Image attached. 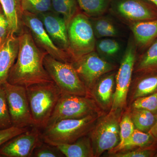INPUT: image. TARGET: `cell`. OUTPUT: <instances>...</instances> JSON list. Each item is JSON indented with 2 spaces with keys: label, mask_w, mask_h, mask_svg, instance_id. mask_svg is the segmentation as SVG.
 <instances>
[{
  "label": "cell",
  "mask_w": 157,
  "mask_h": 157,
  "mask_svg": "<svg viewBox=\"0 0 157 157\" xmlns=\"http://www.w3.org/2000/svg\"><path fill=\"white\" fill-rule=\"evenodd\" d=\"M72 63L90 92L101 76L110 73L116 68L115 66L102 58L95 51Z\"/></svg>",
  "instance_id": "30bf717a"
},
{
  "label": "cell",
  "mask_w": 157,
  "mask_h": 157,
  "mask_svg": "<svg viewBox=\"0 0 157 157\" xmlns=\"http://www.w3.org/2000/svg\"><path fill=\"white\" fill-rule=\"evenodd\" d=\"M148 133L154 137L155 140H157V120L155 125L152 128L151 130Z\"/></svg>",
  "instance_id": "d590c367"
},
{
  "label": "cell",
  "mask_w": 157,
  "mask_h": 157,
  "mask_svg": "<svg viewBox=\"0 0 157 157\" xmlns=\"http://www.w3.org/2000/svg\"><path fill=\"white\" fill-rule=\"evenodd\" d=\"M115 74L112 73L104 76L96 83L92 90L95 100L98 99L101 106L104 107L112 106L113 96H112Z\"/></svg>",
  "instance_id": "d6986e66"
},
{
  "label": "cell",
  "mask_w": 157,
  "mask_h": 157,
  "mask_svg": "<svg viewBox=\"0 0 157 157\" xmlns=\"http://www.w3.org/2000/svg\"><path fill=\"white\" fill-rule=\"evenodd\" d=\"M23 12L39 14L52 11V0H21Z\"/></svg>",
  "instance_id": "83f0119b"
},
{
  "label": "cell",
  "mask_w": 157,
  "mask_h": 157,
  "mask_svg": "<svg viewBox=\"0 0 157 157\" xmlns=\"http://www.w3.org/2000/svg\"><path fill=\"white\" fill-rule=\"evenodd\" d=\"M96 113H102V110L90 96L74 95L62 92L48 125L62 120L82 118Z\"/></svg>",
  "instance_id": "52a82bcc"
},
{
  "label": "cell",
  "mask_w": 157,
  "mask_h": 157,
  "mask_svg": "<svg viewBox=\"0 0 157 157\" xmlns=\"http://www.w3.org/2000/svg\"><path fill=\"white\" fill-rule=\"evenodd\" d=\"M43 141L40 129L31 130L11 138L0 147V156L6 157H33L37 146Z\"/></svg>",
  "instance_id": "4fadbf2b"
},
{
  "label": "cell",
  "mask_w": 157,
  "mask_h": 157,
  "mask_svg": "<svg viewBox=\"0 0 157 157\" xmlns=\"http://www.w3.org/2000/svg\"><path fill=\"white\" fill-rule=\"evenodd\" d=\"M137 48L145 50L157 38V19L129 25Z\"/></svg>",
  "instance_id": "2e32d148"
},
{
  "label": "cell",
  "mask_w": 157,
  "mask_h": 157,
  "mask_svg": "<svg viewBox=\"0 0 157 157\" xmlns=\"http://www.w3.org/2000/svg\"><path fill=\"white\" fill-rule=\"evenodd\" d=\"M33 126L45 129L58 102L62 91L53 81L26 87Z\"/></svg>",
  "instance_id": "7a4b0ae2"
},
{
  "label": "cell",
  "mask_w": 157,
  "mask_h": 157,
  "mask_svg": "<svg viewBox=\"0 0 157 157\" xmlns=\"http://www.w3.org/2000/svg\"><path fill=\"white\" fill-rule=\"evenodd\" d=\"M132 107L145 109L157 114V93L137 98L134 100Z\"/></svg>",
  "instance_id": "4dcf8cb0"
},
{
  "label": "cell",
  "mask_w": 157,
  "mask_h": 157,
  "mask_svg": "<svg viewBox=\"0 0 157 157\" xmlns=\"http://www.w3.org/2000/svg\"><path fill=\"white\" fill-rule=\"evenodd\" d=\"M95 36L97 39L117 36L119 31L111 19L102 16L90 17Z\"/></svg>",
  "instance_id": "603a6c76"
},
{
  "label": "cell",
  "mask_w": 157,
  "mask_h": 157,
  "mask_svg": "<svg viewBox=\"0 0 157 157\" xmlns=\"http://www.w3.org/2000/svg\"><path fill=\"white\" fill-rule=\"evenodd\" d=\"M122 110H110L108 114L98 121L90 132V138L94 157L115 147L120 142V123Z\"/></svg>",
  "instance_id": "8992f818"
},
{
  "label": "cell",
  "mask_w": 157,
  "mask_h": 157,
  "mask_svg": "<svg viewBox=\"0 0 157 157\" xmlns=\"http://www.w3.org/2000/svg\"><path fill=\"white\" fill-rule=\"evenodd\" d=\"M52 11L61 15L67 25L79 11L77 0H52Z\"/></svg>",
  "instance_id": "484cf974"
},
{
  "label": "cell",
  "mask_w": 157,
  "mask_h": 157,
  "mask_svg": "<svg viewBox=\"0 0 157 157\" xmlns=\"http://www.w3.org/2000/svg\"><path fill=\"white\" fill-rule=\"evenodd\" d=\"M102 113L79 119L62 120L48 125L42 132L43 141L48 143L70 144L89 135Z\"/></svg>",
  "instance_id": "3957f363"
},
{
  "label": "cell",
  "mask_w": 157,
  "mask_h": 157,
  "mask_svg": "<svg viewBox=\"0 0 157 157\" xmlns=\"http://www.w3.org/2000/svg\"><path fill=\"white\" fill-rule=\"evenodd\" d=\"M146 1L149 2L151 3L157 9V0H146Z\"/></svg>",
  "instance_id": "8d00e7d4"
},
{
  "label": "cell",
  "mask_w": 157,
  "mask_h": 157,
  "mask_svg": "<svg viewBox=\"0 0 157 157\" xmlns=\"http://www.w3.org/2000/svg\"><path fill=\"white\" fill-rule=\"evenodd\" d=\"M37 15L54 44L67 53L69 47L67 25L63 17L52 11Z\"/></svg>",
  "instance_id": "5bb4252c"
},
{
  "label": "cell",
  "mask_w": 157,
  "mask_h": 157,
  "mask_svg": "<svg viewBox=\"0 0 157 157\" xmlns=\"http://www.w3.org/2000/svg\"><path fill=\"white\" fill-rule=\"evenodd\" d=\"M111 11L128 24L157 19V9L146 0H112Z\"/></svg>",
  "instance_id": "8fae6325"
},
{
  "label": "cell",
  "mask_w": 157,
  "mask_h": 157,
  "mask_svg": "<svg viewBox=\"0 0 157 157\" xmlns=\"http://www.w3.org/2000/svg\"><path fill=\"white\" fill-rule=\"evenodd\" d=\"M13 126L6 94L2 86H0V130Z\"/></svg>",
  "instance_id": "1f68e13d"
},
{
  "label": "cell",
  "mask_w": 157,
  "mask_h": 157,
  "mask_svg": "<svg viewBox=\"0 0 157 157\" xmlns=\"http://www.w3.org/2000/svg\"><path fill=\"white\" fill-rule=\"evenodd\" d=\"M132 99L157 93V72L137 73Z\"/></svg>",
  "instance_id": "ffe728a7"
},
{
  "label": "cell",
  "mask_w": 157,
  "mask_h": 157,
  "mask_svg": "<svg viewBox=\"0 0 157 157\" xmlns=\"http://www.w3.org/2000/svg\"><path fill=\"white\" fill-rule=\"evenodd\" d=\"M137 47L134 39L128 42L121 61L119 69L116 74V87L113 95L110 110L122 109L126 105L127 97L137 57Z\"/></svg>",
  "instance_id": "ba28073f"
},
{
  "label": "cell",
  "mask_w": 157,
  "mask_h": 157,
  "mask_svg": "<svg viewBox=\"0 0 157 157\" xmlns=\"http://www.w3.org/2000/svg\"><path fill=\"white\" fill-rule=\"evenodd\" d=\"M130 114L135 128L146 133L150 131L157 120V114L145 109L132 108Z\"/></svg>",
  "instance_id": "cb8c5ba5"
},
{
  "label": "cell",
  "mask_w": 157,
  "mask_h": 157,
  "mask_svg": "<svg viewBox=\"0 0 157 157\" xmlns=\"http://www.w3.org/2000/svg\"><path fill=\"white\" fill-rule=\"evenodd\" d=\"M79 9L90 17L104 15L110 8L112 0H77Z\"/></svg>",
  "instance_id": "d4e9b609"
},
{
  "label": "cell",
  "mask_w": 157,
  "mask_h": 157,
  "mask_svg": "<svg viewBox=\"0 0 157 157\" xmlns=\"http://www.w3.org/2000/svg\"><path fill=\"white\" fill-rule=\"evenodd\" d=\"M9 21L2 8H0V46L7 39L10 33Z\"/></svg>",
  "instance_id": "e575fe53"
},
{
  "label": "cell",
  "mask_w": 157,
  "mask_h": 157,
  "mask_svg": "<svg viewBox=\"0 0 157 157\" xmlns=\"http://www.w3.org/2000/svg\"><path fill=\"white\" fill-rule=\"evenodd\" d=\"M135 127L131 118L129 109L122 115L120 123V142L121 144L131 137L135 130ZM117 144V145H118Z\"/></svg>",
  "instance_id": "f1b7e54d"
},
{
  "label": "cell",
  "mask_w": 157,
  "mask_h": 157,
  "mask_svg": "<svg viewBox=\"0 0 157 157\" xmlns=\"http://www.w3.org/2000/svg\"><path fill=\"white\" fill-rule=\"evenodd\" d=\"M64 156L56 147L42 141L35 149L33 157H60Z\"/></svg>",
  "instance_id": "d6a6232c"
},
{
  "label": "cell",
  "mask_w": 157,
  "mask_h": 157,
  "mask_svg": "<svg viewBox=\"0 0 157 157\" xmlns=\"http://www.w3.org/2000/svg\"><path fill=\"white\" fill-rule=\"evenodd\" d=\"M95 49L98 54L106 56H113L121 51L120 44L111 38H104L96 41Z\"/></svg>",
  "instance_id": "4316f807"
},
{
  "label": "cell",
  "mask_w": 157,
  "mask_h": 157,
  "mask_svg": "<svg viewBox=\"0 0 157 157\" xmlns=\"http://www.w3.org/2000/svg\"><path fill=\"white\" fill-rule=\"evenodd\" d=\"M1 7H2V5H1V2H0V8H1Z\"/></svg>",
  "instance_id": "74e56055"
},
{
  "label": "cell",
  "mask_w": 157,
  "mask_h": 157,
  "mask_svg": "<svg viewBox=\"0 0 157 157\" xmlns=\"http://www.w3.org/2000/svg\"><path fill=\"white\" fill-rule=\"evenodd\" d=\"M28 128H18L14 126L0 130V147L11 138L26 132Z\"/></svg>",
  "instance_id": "836d02e7"
},
{
  "label": "cell",
  "mask_w": 157,
  "mask_h": 157,
  "mask_svg": "<svg viewBox=\"0 0 157 157\" xmlns=\"http://www.w3.org/2000/svg\"><path fill=\"white\" fill-rule=\"evenodd\" d=\"M49 144L56 147L64 156L94 157L90 139V137H87V135L81 137L72 143H50Z\"/></svg>",
  "instance_id": "e0dca14e"
},
{
  "label": "cell",
  "mask_w": 157,
  "mask_h": 157,
  "mask_svg": "<svg viewBox=\"0 0 157 157\" xmlns=\"http://www.w3.org/2000/svg\"><path fill=\"white\" fill-rule=\"evenodd\" d=\"M68 54L72 63L94 51L96 37L90 17L79 11L67 25Z\"/></svg>",
  "instance_id": "277c9868"
},
{
  "label": "cell",
  "mask_w": 157,
  "mask_h": 157,
  "mask_svg": "<svg viewBox=\"0 0 157 157\" xmlns=\"http://www.w3.org/2000/svg\"><path fill=\"white\" fill-rule=\"evenodd\" d=\"M6 100L13 126H33V119L26 87L11 84L6 81L2 85Z\"/></svg>",
  "instance_id": "9c48e42d"
},
{
  "label": "cell",
  "mask_w": 157,
  "mask_h": 157,
  "mask_svg": "<svg viewBox=\"0 0 157 157\" xmlns=\"http://www.w3.org/2000/svg\"><path fill=\"white\" fill-rule=\"evenodd\" d=\"M22 21L24 26L29 30L38 47L58 60L72 63L68 54L54 44L37 14L23 11Z\"/></svg>",
  "instance_id": "7c38bea8"
},
{
  "label": "cell",
  "mask_w": 157,
  "mask_h": 157,
  "mask_svg": "<svg viewBox=\"0 0 157 157\" xmlns=\"http://www.w3.org/2000/svg\"><path fill=\"white\" fill-rule=\"evenodd\" d=\"M19 50L18 36L10 33L0 46V86L8 80Z\"/></svg>",
  "instance_id": "9a60e30c"
},
{
  "label": "cell",
  "mask_w": 157,
  "mask_h": 157,
  "mask_svg": "<svg viewBox=\"0 0 157 157\" xmlns=\"http://www.w3.org/2000/svg\"><path fill=\"white\" fill-rule=\"evenodd\" d=\"M0 2L9 21L10 32L17 36L25 27L21 0H0Z\"/></svg>",
  "instance_id": "ac0fdd59"
},
{
  "label": "cell",
  "mask_w": 157,
  "mask_h": 157,
  "mask_svg": "<svg viewBox=\"0 0 157 157\" xmlns=\"http://www.w3.org/2000/svg\"><path fill=\"white\" fill-rule=\"evenodd\" d=\"M17 36L18 55L10 70L7 82L27 87L53 81L44 67V59L48 53L38 47L25 27Z\"/></svg>",
  "instance_id": "6da1fadb"
},
{
  "label": "cell",
  "mask_w": 157,
  "mask_h": 157,
  "mask_svg": "<svg viewBox=\"0 0 157 157\" xmlns=\"http://www.w3.org/2000/svg\"><path fill=\"white\" fill-rule=\"evenodd\" d=\"M129 151V150H128ZM157 153V142L150 146L139 147L134 150L129 151L113 154L115 157H155Z\"/></svg>",
  "instance_id": "f546056e"
},
{
  "label": "cell",
  "mask_w": 157,
  "mask_h": 157,
  "mask_svg": "<svg viewBox=\"0 0 157 157\" xmlns=\"http://www.w3.org/2000/svg\"><path fill=\"white\" fill-rule=\"evenodd\" d=\"M134 71L136 73L157 72V38L136 59Z\"/></svg>",
  "instance_id": "7402d4cb"
},
{
  "label": "cell",
  "mask_w": 157,
  "mask_h": 157,
  "mask_svg": "<svg viewBox=\"0 0 157 157\" xmlns=\"http://www.w3.org/2000/svg\"><path fill=\"white\" fill-rule=\"evenodd\" d=\"M44 65L52 81L62 92L74 95L92 97L72 63L60 61L48 54L44 59Z\"/></svg>",
  "instance_id": "5b68a950"
},
{
  "label": "cell",
  "mask_w": 157,
  "mask_h": 157,
  "mask_svg": "<svg viewBox=\"0 0 157 157\" xmlns=\"http://www.w3.org/2000/svg\"><path fill=\"white\" fill-rule=\"evenodd\" d=\"M157 140L151 134L135 129L131 137L121 144H118L109 151L110 153L121 152L132 149L150 146Z\"/></svg>",
  "instance_id": "44dd1931"
}]
</instances>
